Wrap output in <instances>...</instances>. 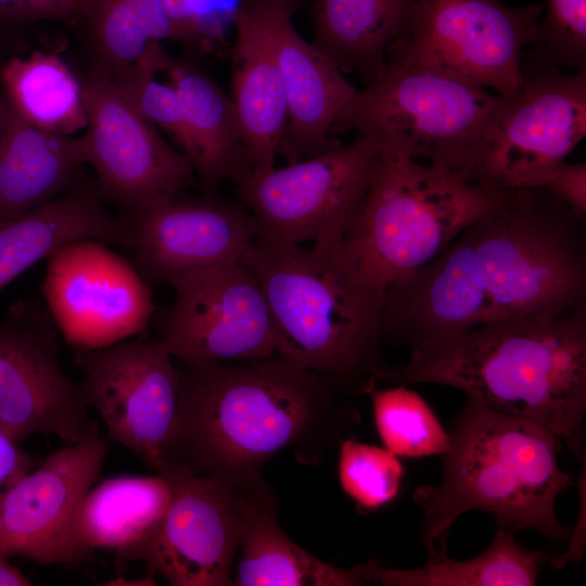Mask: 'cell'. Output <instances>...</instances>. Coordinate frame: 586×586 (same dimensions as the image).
Returning <instances> with one entry per match:
<instances>
[{
	"mask_svg": "<svg viewBox=\"0 0 586 586\" xmlns=\"http://www.w3.org/2000/svg\"><path fill=\"white\" fill-rule=\"evenodd\" d=\"M586 306L585 219L539 189H510L441 254L385 290L384 341L412 346L481 324Z\"/></svg>",
	"mask_w": 586,
	"mask_h": 586,
	"instance_id": "6da1fadb",
	"label": "cell"
},
{
	"mask_svg": "<svg viewBox=\"0 0 586 586\" xmlns=\"http://www.w3.org/2000/svg\"><path fill=\"white\" fill-rule=\"evenodd\" d=\"M175 361L179 388L168 471L239 483L262 475L284 450L316 466L360 424L348 390L278 354L237 365Z\"/></svg>",
	"mask_w": 586,
	"mask_h": 586,
	"instance_id": "7a4b0ae2",
	"label": "cell"
},
{
	"mask_svg": "<svg viewBox=\"0 0 586 586\" xmlns=\"http://www.w3.org/2000/svg\"><path fill=\"white\" fill-rule=\"evenodd\" d=\"M379 382L432 383L526 419L584 461L586 306L565 316L481 324L409 347Z\"/></svg>",
	"mask_w": 586,
	"mask_h": 586,
	"instance_id": "3957f363",
	"label": "cell"
},
{
	"mask_svg": "<svg viewBox=\"0 0 586 586\" xmlns=\"http://www.w3.org/2000/svg\"><path fill=\"white\" fill-rule=\"evenodd\" d=\"M244 263L256 276L277 354L368 394L388 365L382 354L385 290L360 267L346 239L311 247L255 240Z\"/></svg>",
	"mask_w": 586,
	"mask_h": 586,
	"instance_id": "277c9868",
	"label": "cell"
},
{
	"mask_svg": "<svg viewBox=\"0 0 586 586\" xmlns=\"http://www.w3.org/2000/svg\"><path fill=\"white\" fill-rule=\"evenodd\" d=\"M448 435L449 448L441 455V482L413 493L423 512L428 558L446 555L451 526L475 509L493 513L496 526L513 533L533 528L553 542L570 537L571 527L556 514L557 497L574 484L559 466V440L470 396Z\"/></svg>",
	"mask_w": 586,
	"mask_h": 586,
	"instance_id": "5b68a950",
	"label": "cell"
},
{
	"mask_svg": "<svg viewBox=\"0 0 586 586\" xmlns=\"http://www.w3.org/2000/svg\"><path fill=\"white\" fill-rule=\"evenodd\" d=\"M509 191L382 148L346 243L386 290L433 260Z\"/></svg>",
	"mask_w": 586,
	"mask_h": 586,
	"instance_id": "8992f818",
	"label": "cell"
},
{
	"mask_svg": "<svg viewBox=\"0 0 586 586\" xmlns=\"http://www.w3.org/2000/svg\"><path fill=\"white\" fill-rule=\"evenodd\" d=\"M510 101L424 65L392 63L380 79L357 90L334 133L356 131L382 148L471 180L483 145Z\"/></svg>",
	"mask_w": 586,
	"mask_h": 586,
	"instance_id": "52a82bcc",
	"label": "cell"
},
{
	"mask_svg": "<svg viewBox=\"0 0 586 586\" xmlns=\"http://www.w3.org/2000/svg\"><path fill=\"white\" fill-rule=\"evenodd\" d=\"M382 145L357 135L311 157L252 174L237 184L256 239L273 244L345 240L364 205Z\"/></svg>",
	"mask_w": 586,
	"mask_h": 586,
	"instance_id": "ba28073f",
	"label": "cell"
},
{
	"mask_svg": "<svg viewBox=\"0 0 586 586\" xmlns=\"http://www.w3.org/2000/svg\"><path fill=\"white\" fill-rule=\"evenodd\" d=\"M544 4L500 0H416L387 64H420L481 86L506 100L522 86L524 49L532 46Z\"/></svg>",
	"mask_w": 586,
	"mask_h": 586,
	"instance_id": "9c48e42d",
	"label": "cell"
},
{
	"mask_svg": "<svg viewBox=\"0 0 586 586\" xmlns=\"http://www.w3.org/2000/svg\"><path fill=\"white\" fill-rule=\"evenodd\" d=\"M168 284L175 300L162 318L157 340L174 359L228 364L277 355L267 301L244 263L192 270Z\"/></svg>",
	"mask_w": 586,
	"mask_h": 586,
	"instance_id": "30bf717a",
	"label": "cell"
},
{
	"mask_svg": "<svg viewBox=\"0 0 586 586\" xmlns=\"http://www.w3.org/2000/svg\"><path fill=\"white\" fill-rule=\"evenodd\" d=\"M86 403L100 415L106 441L128 448L155 473H166L174 431L179 372L156 340L141 336L75 352Z\"/></svg>",
	"mask_w": 586,
	"mask_h": 586,
	"instance_id": "8fae6325",
	"label": "cell"
},
{
	"mask_svg": "<svg viewBox=\"0 0 586 586\" xmlns=\"http://www.w3.org/2000/svg\"><path fill=\"white\" fill-rule=\"evenodd\" d=\"M47 260L42 295L55 328L75 352L146 332L155 310L151 285L107 243L78 239Z\"/></svg>",
	"mask_w": 586,
	"mask_h": 586,
	"instance_id": "7c38bea8",
	"label": "cell"
},
{
	"mask_svg": "<svg viewBox=\"0 0 586 586\" xmlns=\"http://www.w3.org/2000/svg\"><path fill=\"white\" fill-rule=\"evenodd\" d=\"M109 445L91 420L82 437L63 444L0 495V551L40 564H80L78 509L101 476Z\"/></svg>",
	"mask_w": 586,
	"mask_h": 586,
	"instance_id": "4fadbf2b",
	"label": "cell"
},
{
	"mask_svg": "<svg viewBox=\"0 0 586 586\" xmlns=\"http://www.w3.org/2000/svg\"><path fill=\"white\" fill-rule=\"evenodd\" d=\"M586 136V71L522 61V86L493 126L471 180L514 189L533 171L566 161Z\"/></svg>",
	"mask_w": 586,
	"mask_h": 586,
	"instance_id": "5bb4252c",
	"label": "cell"
},
{
	"mask_svg": "<svg viewBox=\"0 0 586 586\" xmlns=\"http://www.w3.org/2000/svg\"><path fill=\"white\" fill-rule=\"evenodd\" d=\"M87 127L81 136L86 164L97 175L104 201L130 214L181 194L195 180L189 160L136 112L102 75L81 81Z\"/></svg>",
	"mask_w": 586,
	"mask_h": 586,
	"instance_id": "9a60e30c",
	"label": "cell"
},
{
	"mask_svg": "<svg viewBox=\"0 0 586 586\" xmlns=\"http://www.w3.org/2000/svg\"><path fill=\"white\" fill-rule=\"evenodd\" d=\"M90 421L81 383L61 366L49 313L36 301L16 302L0 323V426L18 442L52 434L73 444Z\"/></svg>",
	"mask_w": 586,
	"mask_h": 586,
	"instance_id": "2e32d148",
	"label": "cell"
},
{
	"mask_svg": "<svg viewBox=\"0 0 586 586\" xmlns=\"http://www.w3.org/2000/svg\"><path fill=\"white\" fill-rule=\"evenodd\" d=\"M124 249L150 284L169 283L186 272L242 262L256 240L253 216L241 203L183 193L119 217Z\"/></svg>",
	"mask_w": 586,
	"mask_h": 586,
	"instance_id": "e0dca14e",
	"label": "cell"
},
{
	"mask_svg": "<svg viewBox=\"0 0 586 586\" xmlns=\"http://www.w3.org/2000/svg\"><path fill=\"white\" fill-rule=\"evenodd\" d=\"M173 497L157 531L138 556L173 586H231L241 544L233 484L215 474L166 472Z\"/></svg>",
	"mask_w": 586,
	"mask_h": 586,
	"instance_id": "ac0fdd59",
	"label": "cell"
},
{
	"mask_svg": "<svg viewBox=\"0 0 586 586\" xmlns=\"http://www.w3.org/2000/svg\"><path fill=\"white\" fill-rule=\"evenodd\" d=\"M302 0H275L271 35L280 68L288 119L279 155L298 162L340 142L334 128L357 89L311 42L295 29L292 20Z\"/></svg>",
	"mask_w": 586,
	"mask_h": 586,
	"instance_id": "d6986e66",
	"label": "cell"
},
{
	"mask_svg": "<svg viewBox=\"0 0 586 586\" xmlns=\"http://www.w3.org/2000/svg\"><path fill=\"white\" fill-rule=\"evenodd\" d=\"M273 5L275 0H240L231 20L235 36L229 97L252 174L276 166L288 119L272 44Z\"/></svg>",
	"mask_w": 586,
	"mask_h": 586,
	"instance_id": "ffe728a7",
	"label": "cell"
},
{
	"mask_svg": "<svg viewBox=\"0 0 586 586\" xmlns=\"http://www.w3.org/2000/svg\"><path fill=\"white\" fill-rule=\"evenodd\" d=\"M241 513V558L233 586H358L375 562L351 569L326 563L295 544L278 521L276 495L262 475L232 483Z\"/></svg>",
	"mask_w": 586,
	"mask_h": 586,
	"instance_id": "44dd1931",
	"label": "cell"
},
{
	"mask_svg": "<svg viewBox=\"0 0 586 586\" xmlns=\"http://www.w3.org/2000/svg\"><path fill=\"white\" fill-rule=\"evenodd\" d=\"M82 139L40 129L4 100L0 126V222L62 194L81 177Z\"/></svg>",
	"mask_w": 586,
	"mask_h": 586,
	"instance_id": "7402d4cb",
	"label": "cell"
},
{
	"mask_svg": "<svg viewBox=\"0 0 586 586\" xmlns=\"http://www.w3.org/2000/svg\"><path fill=\"white\" fill-rule=\"evenodd\" d=\"M104 202L95 180L82 176L51 201L0 222V291L68 242L90 238L123 247L122 221Z\"/></svg>",
	"mask_w": 586,
	"mask_h": 586,
	"instance_id": "603a6c76",
	"label": "cell"
},
{
	"mask_svg": "<svg viewBox=\"0 0 586 586\" xmlns=\"http://www.w3.org/2000/svg\"><path fill=\"white\" fill-rule=\"evenodd\" d=\"M160 73L181 99L192 141L189 161L206 195L227 180L237 186L251 176L230 97L214 78L193 61L169 54Z\"/></svg>",
	"mask_w": 586,
	"mask_h": 586,
	"instance_id": "cb8c5ba5",
	"label": "cell"
},
{
	"mask_svg": "<svg viewBox=\"0 0 586 586\" xmlns=\"http://www.w3.org/2000/svg\"><path fill=\"white\" fill-rule=\"evenodd\" d=\"M173 492L168 473L113 476L94 484L77 512L78 543L91 555L106 550L123 561L138 560L161 525Z\"/></svg>",
	"mask_w": 586,
	"mask_h": 586,
	"instance_id": "d4e9b609",
	"label": "cell"
},
{
	"mask_svg": "<svg viewBox=\"0 0 586 586\" xmlns=\"http://www.w3.org/2000/svg\"><path fill=\"white\" fill-rule=\"evenodd\" d=\"M416 0H314L313 46L343 74L356 72L365 86L387 68V51L405 33Z\"/></svg>",
	"mask_w": 586,
	"mask_h": 586,
	"instance_id": "484cf974",
	"label": "cell"
},
{
	"mask_svg": "<svg viewBox=\"0 0 586 586\" xmlns=\"http://www.w3.org/2000/svg\"><path fill=\"white\" fill-rule=\"evenodd\" d=\"M2 97L31 125L74 136L87 127L82 84L58 55L36 51L0 67Z\"/></svg>",
	"mask_w": 586,
	"mask_h": 586,
	"instance_id": "4316f807",
	"label": "cell"
},
{
	"mask_svg": "<svg viewBox=\"0 0 586 586\" xmlns=\"http://www.w3.org/2000/svg\"><path fill=\"white\" fill-rule=\"evenodd\" d=\"M515 533L496 526V534L481 555L463 561L442 555L428 558L423 566L409 570L374 563L370 583L384 586H533L548 553L526 550Z\"/></svg>",
	"mask_w": 586,
	"mask_h": 586,
	"instance_id": "83f0119b",
	"label": "cell"
},
{
	"mask_svg": "<svg viewBox=\"0 0 586 586\" xmlns=\"http://www.w3.org/2000/svg\"><path fill=\"white\" fill-rule=\"evenodd\" d=\"M95 64L107 76L136 62L153 41L173 40L161 0H88L81 11Z\"/></svg>",
	"mask_w": 586,
	"mask_h": 586,
	"instance_id": "f1b7e54d",
	"label": "cell"
},
{
	"mask_svg": "<svg viewBox=\"0 0 586 586\" xmlns=\"http://www.w3.org/2000/svg\"><path fill=\"white\" fill-rule=\"evenodd\" d=\"M374 423L384 448L397 457L442 455L449 448L448 432L430 405L407 385L371 390Z\"/></svg>",
	"mask_w": 586,
	"mask_h": 586,
	"instance_id": "f546056e",
	"label": "cell"
},
{
	"mask_svg": "<svg viewBox=\"0 0 586 586\" xmlns=\"http://www.w3.org/2000/svg\"><path fill=\"white\" fill-rule=\"evenodd\" d=\"M167 55L161 41H153L136 62L104 77L136 112L166 132L190 160L192 141L181 99L167 81L156 79Z\"/></svg>",
	"mask_w": 586,
	"mask_h": 586,
	"instance_id": "4dcf8cb0",
	"label": "cell"
},
{
	"mask_svg": "<svg viewBox=\"0 0 586 586\" xmlns=\"http://www.w3.org/2000/svg\"><path fill=\"white\" fill-rule=\"evenodd\" d=\"M339 450L341 486L361 511L377 510L398 495L404 467L393 453L353 436L344 438Z\"/></svg>",
	"mask_w": 586,
	"mask_h": 586,
	"instance_id": "1f68e13d",
	"label": "cell"
},
{
	"mask_svg": "<svg viewBox=\"0 0 586 586\" xmlns=\"http://www.w3.org/2000/svg\"><path fill=\"white\" fill-rule=\"evenodd\" d=\"M532 46L533 60L586 71V0H546Z\"/></svg>",
	"mask_w": 586,
	"mask_h": 586,
	"instance_id": "d6a6232c",
	"label": "cell"
},
{
	"mask_svg": "<svg viewBox=\"0 0 586 586\" xmlns=\"http://www.w3.org/2000/svg\"><path fill=\"white\" fill-rule=\"evenodd\" d=\"M539 189L585 219L586 164L566 161L542 167L523 178L514 189Z\"/></svg>",
	"mask_w": 586,
	"mask_h": 586,
	"instance_id": "836d02e7",
	"label": "cell"
},
{
	"mask_svg": "<svg viewBox=\"0 0 586 586\" xmlns=\"http://www.w3.org/2000/svg\"><path fill=\"white\" fill-rule=\"evenodd\" d=\"M74 13L77 0H0V25L63 20Z\"/></svg>",
	"mask_w": 586,
	"mask_h": 586,
	"instance_id": "e575fe53",
	"label": "cell"
},
{
	"mask_svg": "<svg viewBox=\"0 0 586 586\" xmlns=\"http://www.w3.org/2000/svg\"><path fill=\"white\" fill-rule=\"evenodd\" d=\"M40 459L28 454L0 426V495L33 470Z\"/></svg>",
	"mask_w": 586,
	"mask_h": 586,
	"instance_id": "d590c367",
	"label": "cell"
},
{
	"mask_svg": "<svg viewBox=\"0 0 586 586\" xmlns=\"http://www.w3.org/2000/svg\"><path fill=\"white\" fill-rule=\"evenodd\" d=\"M220 2L221 0H189L205 51L222 40L224 8Z\"/></svg>",
	"mask_w": 586,
	"mask_h": 586,
	"instance_id": "8d00e7d4",
	"label": "cell"
},
{
	"mask_svg": "<svg viewBox=\"0 0 586 586\" xmlns=\"http://www.w3.org/2000/svg\"><path fill=\"white\" fill-rule=\"evenodd\" d=\"M0 551V586H28L33 582Z\"/></svg>",
	"mask_w": 586,
	"mask_h": 586,
	"instance_id": "74e56055",
	"label": "cell"
},
{
	"mask_svg": "<svg viewBox=\"0 0 586 586\" xmlns=\"http://www.w3.org/2000/svg\"><path fill=\"white\" fill-rule=\"evenodd\" d=\"M3 109H4V98L0 93V126L2 122Z\"/></svg>",
	"mask_w": 586,
	"mask_h": 586,
	"instance_id": "f35d334b",
	"label": "cell"
},
{
	"mask_svg": "<svg viewBox=\"0 0 586 586\" xmlns=\"http://www.w3.org/2000/svg\"><path fill=\"white\" fill-rule=\"evenodd\" d=\"M87 1H88V0H77V3H78V13H81V11H82V9H84V7H85V4H86Z\"/></svg>",
	"mask_w": 586,
	"mask_h": 586,
	"instance_id": "ab89813d",
	"label": "cell"
}]
</instances>
